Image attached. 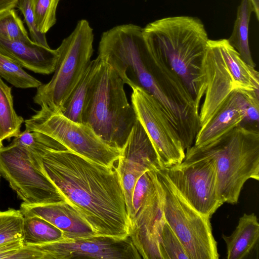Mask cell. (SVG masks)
Returning <instances> with one entry per match:
<instances>
[{"mask_svg":"<svg viewBox=\"0 0 259 259\" xmlns=\"http://www.w3.org/2000/svg\"><path fill=\"white\" fill-rule=\"evenodd\" d=\"M42 161L46 175L96 236L129 237V217L116 167L93 162L68 149L48 150Z\"/></svg>","mask_w":259,"mask_h":259,"instance_id":"6da1fadb","label":"cell"},{"mask_svg":"<svg viewBox=\"0 0 259 259\" xmlns=\"http://www.w3.org/2000/svg\"><path fill=\"white\" fill-rule=\"evenodd\" d=\"M196 87L195 101L200 108L201 127L233 92L259 91V73L243 61L227 39H209Z\"/></svg>","mask_w":259,"mask_h":259,"instance_id":"7a4b0ae2","label":"cell"},{"mask_svg":"<svg viewBox=\"0 0 259 259\" xmlns=\"http://www.w3.org/2000/svg\"><path fill=\"white\" fill-rule=\"evenodd\" d=\"M142 32L148 49L162 57L195 99L209 40L202 22L191 16L168 17L148 24Z\"/></svg>","mask_w":259,"mask_h":259,"instance_id":"3957f363","label":"cell"},{"mask_svg":"<svg viewBox=\"0 0 259 259\" xmlns=\"http://www.w3.org/2000/svg\"><path fill=\"white\" fill-rule=\"evenodd\" d=\"M204 157L215 161L224 203H237L245 183L259 180L258 130L239 125L207 144L188 147L183 160Z\"/></svg>","mask_w":259,"mask_h":259,"instance_id":"277c9868","label":"cell"},{"mask_svg":"<svg viewBox=\"0 0 259 259\" xmlns=\"http://www.w3.org/2000/svg\"><path fill=\"white\" fill-rule=\"evenodd\" d=\"M124 84L113 68L100 59L82 113V123L108 145L120 150L137 119Z\"/></svg>","mask_w":259,"mask_h":259,"instance_id":"5b68a950","label":"cell"},{"mask_svg":"<svg viewBox=\"0 0 259 259\" xmlns=\"http://www.w3.org/2000/svg\"><path fill=\"white\" fill-rule=\"evenodd\" d=\"M93 30L89 22L79 20L72 33L56 49L58 59L51 80L37 88L33 102L60 111L91 62Z\"/></svg>","mask_w":259,"mask_h":259,"instance_id":"8992f818","label":"cell"},{"mask_svg":"<svg viewBox=\"0 0 259 259\" xmlns=\"http://www.w3.org/2000/svg\"><path fill=\"white\" fill-rule=\"evenodd\" d=\"M156 171L165 222L181 241L189 259H218L210 218L193 208L160 169Z\"/></svg>","mask_w":259,"mask_h":259,"instance_id":"52a82bcc","label":"cell"},{"mask_svg":"<svg viewBox=\"0 0 259 259\" xmlns=\"http://www.w3.org/2000/svg\"><path fill=\"white\" fill-rule=\"evenodd\" d=\"M40 107L24 120L25 129L44 134L91 161L114 167L121 150L108 145L89 126L69 119L59 111Z\"/></svg>","mask_w":259,"mask_h":259,"instance_id":"ba28073f","label":"cell"},{"mask_svg":"<svg viewBox=\"0 0 259 259\" xmlns=\"http://www.w3.org/2000/svg\"><path fill=\"white\" fill-rule=\"evenodd\" d=\"M156 171L144 172L138 180L133 194L129 237L144 259H161L159 242L165 220Z\"/></svg>","mask_w":259,"mask_h":259,"instance_id":"9c48e42d","label":"cell"},{"mask_svg":"<svg viewBox=\"0 0 259 259\" xmlns=\"http://www.w3.org/2000/svg\"><path fill=\"white\" fill-rule=\"evenodd\" d=\"M0 174L26 204L66 201L46 175L42 159L20 146L11 143L0 148Z\"/></svg>","mask_w":259,"mask_h":259,"instance_id":"30bf717a","label":"cell"},{"mask_svg":"<svg viewBox=\"0 0 259 259\" xmlns=\"http://www.w3.org/2000/svg\"><path fill=\"white\" fill-rule=\"evenodd\" d=\"M160 169L186 201L201 214L211 218L224 203L218 188L214 160L204 157Z\"/></svg>","mask_w":259,"mask_h":259,"instance_id":"8fae6325","label":"cell"},{"mask_svg":"<svg viewBox=\"0 0 259 259\" xmlns=\"http://www.w3.org/2000/svg\"><path fill=\"white\" fill-rule=\"evenodd\" d=\"M132 106L156 152L161 168L181 163L185 156L179 134L157 100L144 90L133 89Z\"/></svg>","mask_w":259,"mask_h":259,"instance_id":"7c38bea8","label":"cell"},{"mask_svg":"<svg viewBox=\"0 0 259 259\" xmlns=\"http://www.w3.org/2000/svg\"><path fill=\"white\" fill-rule=\"evenodd\" d=\"M30 246L42 253V259L142 258L130 237L124 239L100 236L64 238L49 243Z\"/></svg>","mask_w":259,"mask_h":259,"instance_id":"4fadbf2b","label":"cell"},{"mask_svg":"<svg viewBox=\"0 0 259 259\" xmlns=\"http://www.w3.org/2000/svg\"><path fill=\"white\" fill-rule=\"evenodd\" d=\"M117 162L116 169L124 192L130 224L133 194L138 180L147 170L161 168L153 146L138 119Z\"/></svg>","mask_w":259,"mask_h":259,"instance_id":"5bb4252c","label":"cell"},{"mask_svg":"<svg viewBox=\"0 0 259 259\" xmlns=\"http://www.w3.org/2000/svg\"><path fill=\"white\" fill-rule=\"evenodd\" d=\"M20 210L23 216H37L48 221L60 230L65 238L96 236L90 225L66 201L42 204L23 202Z\"/></svg>","mask_w":259,"mask_h":259,"instance_id":"9a60e30c","label":"cell"},{"mask_svg":"<svg viewBox=\"0 0 259 259\" xmlns=\"http://www.w3.org/2000/svg\"><path fill=\"white\" fill-rule=\"evenodd\" d=\"M0 53L35 73L49 74L54 72L57 59L56 50L27 41L8 39L0 35Z\"/></svg>","mask_w":259,"mask_h":259,"instance_id":"2e32d148","label":"cell"},{"mask_svg":"<svg viewBox=\"0 0 259 259\" xmlns=\"http://www.w3.org/2000/svg\"><path fill=\"white\" fill-rule=\"evenodd\" d=\"M249 91L232 93L219 110L197 133L194 145L207 144L242 124L245 118L246 94Z\"/></svg>","mask_w":259,"mask_h":259,"instance_id":"e0dca14e","label":"cell"},{"mask_svg":"<svg viewBox=\"0 0 259 259\" xmlns=\"http://www.w3.org/2000/svg\"><path fill=\"white\" fill-rule=\"evenodd\" d=\"M228 259H258L259 223L254 213L241 217L235 230L229 236L222 234Z\"/></svg>","mask_w":259,"mask_h":259,"instance_id":"ac0fdd59","label":"cell"},{"mask_svg":"<svg viewBox=\"0 0 259 259\" xmlns=\"http://www.w3.org/2000/svg\"><path fill=\"white\" fill-rule=\"evenodd\" d=\"M100 63L98 57L91 61L81 78L64 103L59 111L69 119L82 123V113L92 81Z\"/></svg>","mask_w":259,"mask_h":259,"instance_id":"d6986e66","label":"cell"},{"mask_svg":"<svg viewBox=\"0 0 259 259\" xmlns=\"http://www.w3.org/2000/svg\"><path fill=\"white\" fill-rule=\"evenodd\" d=\"M252 6L249 0H241L237 8L236 18L231 35L227 39L230 45L239 53L243 61L255 67L249 46L248 30Z\"/></svg>","mask_w":259,"mask_h":259,"instance_id":"ffe728a7","label":"cell"},{"mask_svg":"<svg viewBox=\"0 0 259 259\" xmlns=\"http://www.w3.org/2000/svg\"><path fill=\"white\" fill-rule=\"evenodd\" d=\"M23 217L24 245H41L65 238L60 230L42 218L35 215Z\"/></svg>","mask_w":259,"mask_h":259,"instance_id":"44dd1931","label":"cell"},{"mask_svg":"<svg viewBox=\"0 0 259 259\" xmlns=\"http://www.w3.org/2000/svg\"><path fill=\"white\" fill-rule=\"evenodd\" d=\"M24 119L16 112L12 89L0 77V140L18 135Z\"/></svg>","mask_w":259,"mask_h":259,"instance_id":"7402d4cb","label":"cell"},{"mask_svg":"<svg viewBox=\"0 0 259 259\" xmlns=\"http://www.w3.org/2000/svg\"><path fill=\"white\" fill-rule=\"evenodd\" d=\"M0 76L16 88H37L42 83L27 73L17 62L0 53Z\"/></svg>","mask_w":259,"mask_h":259,"instance_id":"603a6c76","label":"cell"},{"mask_svg":"<svg viewBox=\"0 0 259 259\" xmlns=\"http://www.w3.org/2000/svg\"><path fill=\"white\" fill-rule=\"evenodd\" d=\"M23 219L20 210L0 211V245L22 240Z\"/></svg>","mask_w":259,"mask_h":259,"instance_id":"cb8c5ba5","label":"cell"},{"mask_svg":"<svg viewBox=\"0 0 259 259\" xmlns=\"http://www.w3.org/2000/svg\"><path fill=\"white\" fill-rule=\"evenodd\" d=\"M60 0H31L36 25L46 33L56 22V10Z\"/></svg>","mask_w":259,"mask_h":259,"instance_id":"d4e9b609","label":"cell"},{"mask_svg":"<svg viewBox=\"0 0 259 259\" xmlns=\"http://www.w3.org/2000/svg\"><path fill=\"white\" fill-rule=\"evenodd\" d=\"M159 250L161 259H189L183 245L166 222L161 233Z\"/></svg>","mask_w":259,"mask_h":259,"instance_id":"484cf974","label":"cell"},{"mask_svg":"<svg viewBox=\"0 0 259 259\" xmlns=\"http://www.w3.org/2000/svg\"><path fill=\"white\" fill-rule=\"evenodd\" d=\"M0 35L13 40L31 39L23 22L14 9L0 14Z\"/></svg>","mask_w":259,"mask_h":259,"instance_id":"4316f807","label":"cell"},{"mask_svg":"<svg viewBox=\"0 0 259 259\" xmlns=\"http://www.w3.org/2000/svg\"><path fill=\"white\" fill-rule=\"evenodd\" d=\"M17 7L24 17L31 40L45 47H50L47 41L46 34L41 33L37 28L31 0H19Z\"/></svg>","mask_w":259,"mask_h":259,"instance_id":"83f0119b","label":"cell"},{"mask_svg":"<svg viewBox=\"0 0 259 259\" xmlns=\"http://www.w3.org/2000/svg\"><path fill=\"white\" fill-rule=\"evenodd\" d=\"M258 121L259 91H249L246 94V106L243 122H246L258 128Z\"/></svg>","mask_w":259,"mask_h":259,"instance_id":"f1b7e54d","label":"cell"},{"mask_svg":"<svg viewBox=\"0 0 259 259\" xmlns=\"http://www.w3.org/2000/svg\"><path fill=\"white\" fill-rule=\"evenodd\" d=\"M13 258L42 259V254L30 245H23L11 256L10 259Z\"/></svg>","mask_w":259,"mask_h":259,"instance_id":"f546056e","label":"cell"},{"mask_svg":"<svg viewBox=\"0 0 259 259\" xmlns=\"http://www.w3.org/2000/svg\"><path fill=\"white\" fill-rule=\"evenodd\" d=\"M23 246L22 240L0 245V258L10 259L11 256Z\"/></svg>","mask_w":259,"mask_h":259,"instance_id":"4dcf8cb0","label":"cell"},{"mask_svg":"<svg viewBox=\"0 0 259 259\" xmlns=\"http://www.w3.org/2000/svg\"><path fill=\"white\" fill-rule=\"evenodd\" d=\"M19 0H0V14L17 7Z\"/></svg>","mask_w":259,"mask_h":259,"instance_id":"1f68e13d","label":"cell"},{"mask_svg":"<svg viewBox=\"0 0 259 259\" xmlns=\"http://www.w3.org/2000/svg\"><path fill=\"white\" fill-rule=\"evenodd\" d=\"M253 8L257 20L259 19V0H249Z\"/></svg>","mask_w":259,"mask_h":259,"instance_id":"d6a6232c","label":"cell"},{"mask_svg":"<svg viewBox=\"0 0 259 259\" xmlns=\"http://www.w3.org/2000/svg\"><path fill=\"white\" fill-rule=\"evenodd\" d=\"M3 146V142L0 140V148L2 147Z\"/></svg>","mask_w":259,"mask_h":259,"instance_id":"836d02e7","label":"cell"},{"mask_svg":"<svg viewBox=\"0 0 259 259\" xmlns=\"http://www.w3.org/2000/svg\"><path fill=\"white\" fill-rule=\"evenodd\" d=\"M1 174H0V177H1Z\"/></svg>","mask_w":259,"mask_h":259,"instance_id":"e575fe53","label":"cell"}]
</instances>
